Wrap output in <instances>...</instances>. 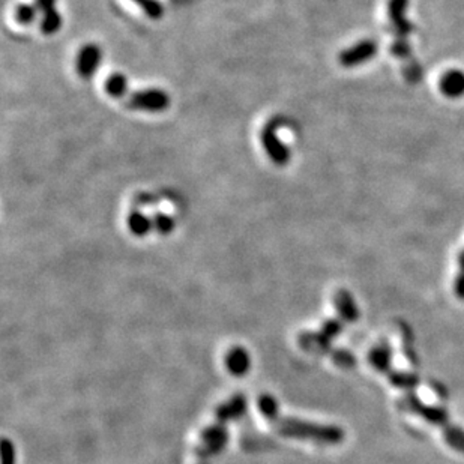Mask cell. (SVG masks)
I'll return each mask as SVG.
<instances>
[{"label": "cell", "instance_id": "cell-1", "mask_svg": "<svg viewBox=\"0 0 464 464\" xmlns=\"http://www.w3.org/2000/svg\"><path fill=\"white\" fill-rule=\"evenodd\" d=\"M127 105L137 111L161 113L170 107V96L163 89L158 87L141 89V91L128 95Z\"/></svg>", "mask_w": 464, "mask_h": 464}, {"label": "cell", "instance_id": "cell-2", "mask_svg": "<svg viewBox=\"0 0 464 464\" xmlns=\"http://www.w3.org/2000/svg\"><path fill=\"white\" fill-rule=\"evenodd\" d=\"M269 419L274 422L276 430L285 436L311 437V439H320V440H335L338 436L335 430H328V428H323V427L298 422V421H293V419H287V418L271 416Z\"/></svg>", "mask_w": 464, "mask_h": 464}, {"label": "cell", "instance_id": "cell-3", "mask_svg": "<svg viewBox=\"0 0 464 464\" xmlns=\"http://www.w3.org/2000/svg\"><path fill=\"white\" fill-rule=\"evenodd\" d=\"M262 145L266 150L267 157L272 163L278 166H285L290 163L292 152L290 148L285 146L283 140L278 137V123L276 121H272L266 125L262 131Z\"/></svg>", "mask_w": 464, "mask_h": 464}, {"label": "cell", "instance_id": "cell-4", "mask_svg": "<svg viewBox=\"0 0 464 464\" xmlns=\"http://www.w3.org/2000/svg\"><path fill=\"white\" fill-rule=\"evenodd\" d=\"M377 44L371 39H364L356 42L355 46L346 48L340 55V64L346 68H353L365 64L377 55Z\"/></svg>", "mask_w": 464, "mask_h": 464}, {"label": "cell", "instance_id": "cell-5", "mask_svg": "<svg viewBox=\"0 0 464 464\" xmlns=\"http://www.w3.org/2000/svg\"><path fill=\"white\" fill-rule=\"evenodd\" d=\"M102 62V50L98 44H86L78 51L77 73L82 78H91Z\"/></svg>", "mask_w": 464, "mask_h": 464}, {"label": "cell", "instance_id": "cell-6", "mask_svg": "<svg viewBox=\"0 0 464 464\" xmlns=\"http://www.w3.org/2000/svg\"><path fill=\"white\" fill-rule=\"evenodd\" d=\"M407 0H391L388 6L389 20L400 38H407L413 30V24L406 17Z\"/></svg>", "mask_w": 464, "mask_h": 464}, {"label": "cell", "instance_id": "cell-7", "mask_svg": "<svg viewBox=\"0 0 464 464\" xmlns=\"http://www.w3.org/2000/svg\"><path fill=\"white\" fill-rule=\"evenodd\" d=\"M440 92L448 98H460L464 95V73L458 69H451L440 77Z\"/></svg>", "mask_w": 464, "mask_h": 464}, {"label": "cell", "instance_id": "cell-8", "mask_svg": "<svg viewBox=\"0 0 464 464\" xmlns=\"http://www.w3.org/2000/svg\"><path fill=\"white\" fill-rule=\"evenodd\" d=\"M127 224L132 235L145 236L152 229H154V220L149 218L146 213L141 212L140 209H134L128 213Z\"/></svg>", "mask_w": 464, "mask_h": 464}, {"label": "cell", "instance_id": "cell-9", "mask_svg": "<svg viewBox=\"0 0 464 464\" xmlns=\"http://www.w3.org/2000/svg\"><path fill=\"white\" fill-rule=\"evenodd\" d=\"M105 92L109 93L111 98L121 100V98L127 96L128 93V78L121 73H114L110 77H107L104 83Z\"/></svg>", "mask_w": 464, "mask_h": 464}, {"label": "cell", "instance_id": "cell-10", "mask_svg": "<svg viewBox=\"0 0 464 464\" xmlns=\"http://www.w3.org/2000/svg\"><path fill=\"white\" fill-rule=\"evenodd\" d=\"M62 14L56 10H50L42 12V19H41V30L46 33V35H53L60 30L62 28Z\"/></svg>", "mask_w": 464, "mask_h": 464}, {"label": "cell", "instance_id": "cell-11", "mask_svg": "<svg viewBox=\"0 0 464 464\" xmlns=\"http://www.w3.org/2000/svg\"><path fill=\"white\" fill-rule=\"evenodd\" d=\"M39 10L37 5L32 3H20L15 10V20L23 26H30L35 20H37Z\"/></svg>", "mask_w": 464, "mask_h": 464}, {"label": "cell", "instance_id": "cell-12", "mask_svg": "<svg viewBox=\"0 0 464 464\" xmlns=\"http://www.w3.org/2000/svg\"><path fill=\"white\" fill-rule=\"evenodd\" d=\"M132 2L137 3L152 20H159L164 15V6L159 0H132Z\"/></svg>", "mask_w": 464, "mask_h": 464}, {"label": "cell", "instance_id": "cell-13", "mask_svg": "<svg viewBox=\"0 0 464 464\" xmlns=\"http://www.w3.org/2000/svg\"><path fill=\"white\" fill-rule=\"evenodd\" d=\"M175 227H176V221L172 215L163 213V212L157 213V217L154 218V229L158 231V233L168 235V233H172Z\"/></svg>", "mask_w": 464, "mask_h": 464}, {"label": "cell", "instance_id": "cell-14", "mask_svg": "<svg viewBox=\"0 0 464 464\" xmlns=\"http://www.w3.org/2000/svg\"><path fill=\"white\" fill-rule=\"evenodd\" d=\"M391 51L392 55H395L398 57H409L410 53H412V48H410V44L406 41V38H400L392 44Z\"/></svg>", "mask_w": 464, "mask_h": 464}, {"label": "cell", "instance_id": "cell-15", "mask_svg": "<svg viewBox=\"0 0 464 464\" xmlns=\"http://www.w3.org/2000/svg\"><path fill=\"white\" fill-rule=\"evenodd\" d=\"M245 364H247L245 356H242L240 353H238V355H235V356H231L230 361H229L230 368H231V370H235L236 373H239V370H244Z\"/></svg>", "mask_w": 464, "mask_h": 464}, {"label": "cell", "instance_id": "cell-16", "mask_svg": "<svg viewBox=\"0 0 464 464\" xmlns=\"http://www.w3.org/2000/svg\"><path fill=\"white\" fill-rule=\"evenodd\" d=\"M56 3H57V0H35V5H37L39 12L55 10Z\"/></svg>", "mask_w": 464, "mask_h": 464}]
</instances>
